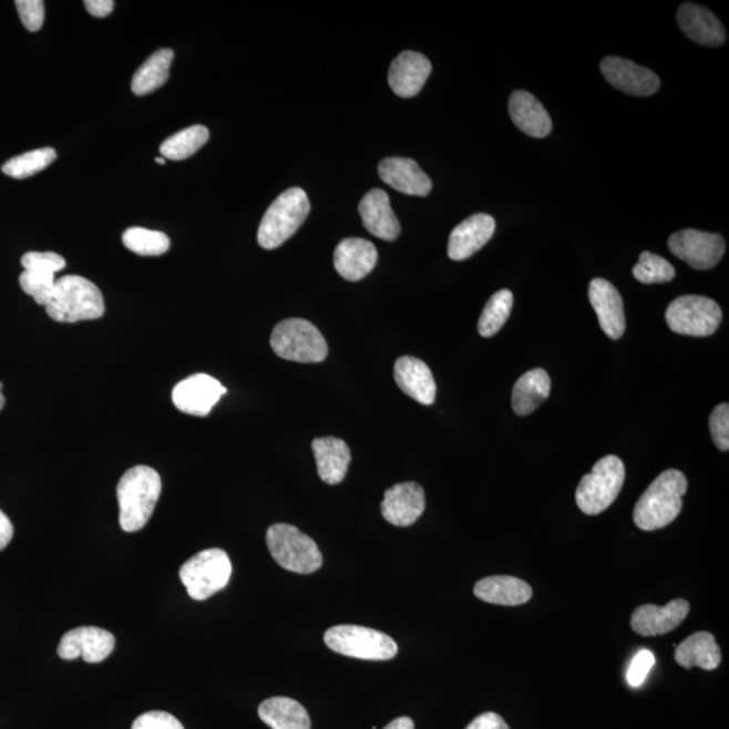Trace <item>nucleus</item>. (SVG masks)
Here are the masks:
<instances>
[{
    "label": "nucleus",
    "instance_id": "nucleus-1",
    "mask_svg": "<svg viewBox=\"0 0 729 729\" xmlns=\"http://www.w3.org/2000/svg\"><path fill=\"white\" fill-rule=\"evenodd\" d=\"M687 491L688 480L684 473L676 469L660 473L635 505L636 526L644 531L669 526L681 514L682 497Z\"/></svg>",
    "mask_w": 729,
    "mask_h": 729
},
{
    "label": "nucleus",
    "instance_id": "nucleus-2",
    "mask_svg": "<svg viewBox=\"0 0 729 729\" xmlns=\"http://www.w3.org/2000/svg\"><path fill=\"white\" fill-rule=\"evenodd\" d=\"M162 494V478L153 468L138 465L122 475L116 496L120 503V524L126 533L146 526Z\"/></svg>",
    "mask_w": 729,
    "mask_h": 729
},
{
    "label": "nucleus",
    "instance_id": "nucleus-3",
    "mask_svg": "<svg viewBox=\"0 0 729 729\" xmlns=\"http://www.w3.org/2000/svg\"><path fill=\"white\" fill-rule=\"evenodd\" d=\"M45 308L49 317L60 324L95 320L106 311L101 289L76 275L63 276L55 281L51 301Z\"/></svg>",
    "mask_w": 729,
    "mask_h": 729
},
{
    "label": "nucleus",
    "instance_id": "nucleus-4",
    "mask_svg": "<svg viewBox=\"0 0 729 729\" xmlns=\"http://www.w3.org/2000/svg\"><path fill=\"white\" fill-rule=\"evenodd\" d=\"M310 212L311 204L305 189L295 187L284 191L270 204L258 227L259 246L267 250L280 247L299 230Z\"/></svg>",
    "mask_w": 729,
    "mask_h": 729
},
{
    "label": "nucleus",
    "instance_id": "nucleus-5",
    "mask_svg": "<svg viewBox=\"0 0 729 729\" xmlns=\"http://www.w3.org/2000/svg\"><path fill=\"white\" fill-rule=\"evenodd\" d=\"M267 545L271 557L288 572L311 574L324 565L322 553L317 543L290 524L270 526Z\"/></svg>",
    "mask_w": 729,
    "mask_h": 729
},
{
    "label": "nucleus",
    "instance_id": "nucleus-6",
    "mask_svg": "<svg viewBox=\"0 0 729 729\" xmlns=\"http://www.w3.org/2000/svg\"><path fill=\"white\" fill-rule=\"evenodd\" d=\"M626 480V468L619 456L607 455L584 475L576 492L578 509L586 515H598L614 504Z\"/></svg>",
    "mask_w": 729,
    "mask_h": 729
},
{
    "label": "nucleus",
    "instance_id": "nucleus-7",
    "mask_svg": "<svg viewBox=\"0 0 729 729\" xmlns=\"http://www.w3.org/2000/svg\"><path fill=\"white\" fill-rule=\"evenodd\" d=\"M270 346L277 356L295 362L318 363L329 355L322 332L300 318L286 319L277 325L271 332Z\"/></svg>",
    "mask_w": 729,
    "mask_h": 729
},
{
    "label": "nucleus",
    "instance_id": "nucleus-8",
    "mask_svg": "<svg viewBox=\"0 0 729 729\" xmlns=\"http://www.w3.org/2000/svg\"><path fill=\"white\" fill-rule=\"evenodd\" d=\"M232 573V561L225 550L208 548L185 562L178 574L189 597L204 602L226 588Z\"/></svg>",
    "mask_w": 729,
    "mask_h": 729
},
{
    "label": "nucleus",
    "instance_id": "nucleus-9",
    "mask_svg": "<svg viewBox=\"0 0 729 729\" xmlns=\"http://www.w3.org/2000/svg\"><path fill=\"white\" fill-rule=\"evenodd\" d=\"M325 644L333 653L364 660H389L399 653L397 641L391 636L350 624L327 629Z\"/></svg>",
    "mask_w": 729,
    "mask_h": 729
},
{
    "label": "nucleus",
    "instance_id": "nucleus-10",
    "mask_svg": "<svg viewBox=\"0 0 729 729\" xmlns=\"http://www.w3.org/2000/svg\"><path fill=\"white\" fill-rule=\"evenodd\" d=\"M721 308L706 296H679L666 311V322L671 331L690 337H709L719 329Z\"/></svg>",
    "mask_w": 729,
    "mask_h": 729
},
{
    "label": "nucleus",
    "instance_id": "nucleus-11",
    "mask_svg": "<svg viewBox=\"0 0 729 729\" xmlns=\"http://www.w3.org/2000/svg\"><path fill=\"white\" fill-rule=\"evenodd\" d=\"M669 249L677 258L698 270H708L721 261L726 243L719 234L694 230L677 232L669 238Z\"/></svg>",
    "mask_w": 729,
    "mask_h": 729
},
{
    "label": "nucleus",
    "instance_id": "nucleus-12",
    "mask_svg": "<svg viewBox=\"0 0 729 729\" xmlns=\"http://www.w3.org/2000/svg\"><path fill=\"white\" fill-rule=\"evenodd\" d=\"M23 274L20 286L24 294L32 296L37 305L47 307L51 301L55 274L65 268V259L53 251H29L21 258Z\"/></svg>",
    "mask_w": 729,
    "mask_h": 729
},
{
    "label": "nucleus",
    "instance_id": "nucleus-13",
    "mask_svg": "<svg viewBox=\"0 0 729 729\" xmlns=\"http://www.w3.org/2000/svg\"><path fill=\"white\" fill-rule=\"evenodd\" d=\"M227 389L214 377L197 373L173 388L172 400L178 411L193 417H207Z\"/></svg>",
    "mask_w": 729,
    "mask_h": 729
},
{
    "label": "nucleus",
    "instance_id": "nucleus-14",
    "mask_svg": "<svg viewBox=\"0 0 729 729\" xmlns=\"http://www.w3.org/2000/svg\"><path fill=\"white\" fill-rule=\"evenodd\" d=\"M114 635L97 627L71 629L61 639L58 653L60 658L73 660L82 657L85 663L99 664L114 651Z\"/></svg>",
    "mask_w": 729,
    "mask_h": 729
},
{
    "label": "nucleus",
    "instance_id": "nucleus-15",
    "mask_svg": "<svg viewBox=\"0 0 729 729\" xmlns=\"http://www.w3.org/2000/svg\"><path fill=\"white\" fill-rule=\"evenodd\" d=\"M602 72L609 84L627 95L650 96L660 86L659 78L648 68L614 55L602 61Z\"/></svg>",
    "mask_w": 729,
    "mask_h": 729
},
{
    "label": "nucleus",
    "instance_id": "nucleus-16",
    "mask_svg": "<svg viewBox=\"0 0 729 729\" xmlns=\"http://www.w3.org/2000/svg\"><path fill=\"white\" fill-rule=\"evenodd\" d=\"M425 509L423 487L417 483H401L389 487L381 503L382 516L398 527L412 526Z\"/></svg>",
    "mask_w": 729,
    "mask_h": 729
},
{
    "label": "nucleus",
    "instance_id": "nucleus-17",
    "mask_svg": "<svg viewBox=\"0 0 729 729\" xmlns=\"http://www.w3.org/2000/svg\"><path fill=\"white\" fill-rule=\"evenodd\" d=\"M690 605L682 598H677L665 607L646 604L634 610L632 627L640 636L665 635L681 626L689 615Z\"/></svg>",
    "mask_w": 729,
    "mask_h": 729
},
{
    "label": "nucleus",
    "instance_id": "nucleus-18",
    "mask_svg": "<svg viewBox=\"0 0 729 729\" xmlns=\"http://www.w3.org/2000/svg\"><path fill=\"white\" fill-rule=\"evenodd\" d=\"M496 230V222L487 214H475L454 228L450 234L448 253L454 261L472 257L490 243Z\"/></svg>",
    "mask_w": 729,
    "mask_h": 729
},
{
    "label": "nucleus",
    "instance_id": "nucleus-19",
    "mask_svg": "<svg viewBox=\"0 0 729 729\" xmlns=\"http://www.w3.org/2000/svg\"><path fill=\"white\" fill-rule=\"evenodd\" d=\"M589 300L602 330L614 341L620 339L626 331V315L619 290L607 280L595 279L591 281Z\"/></svg>",
    "mask_w": 729,
    "mask_h": 729
},
{
    "label": "nucleus",
    "instance_id": "nucleus-20",
    "mask_svg": "<svg viewBox=\"0 0 729 729\" xmlns=\"http://www.w3.org/2000/svg\"><path fill=\"white\" fill-rule=\"evenodd\" d=\"M431 71L432 65L425 55L407 51L393 60L389 68L388 82L398 96L412 97L422 91Z\"/></svg>",
    "mask_w": 729,
    "mask_h": 729
},
{
    "label": "nucleus",
    "instance_id": "nucleus-21",
    "mask_svg": "<svg viewBox=\"0 0 729 729\" xmlns=\"http://www.w3.org/2000/svg\"><path fill=\"white\" fill-rule=\"evenodd\" d=\"M363 227L372 236L388 243L397 240L401 233L400 222L394 215L386 191L376 188L369 191L358 207Z\"/></svg>",
    "mask_w": 729,
    "mask_h": 729
},
{
    "label": "nucleus",
    "instance_id": "nucleus-22",
    "mask_svg": "<svg viewBox=\"0 0 729 729\" xmlns=\"http://www.w3.org/2000/svg\"><path fill=\"white\" fill-rule=\"evenodd\" d=\"M394 381L407 397L423 405L434 404L437 384L430 368L415 357H401L394 363Z\"/></svg>",
    "mask_w": 729,
    "mask_h": 729
},
{
    "label": "nucleus",
    "instance_id": "nucleus-23",
    "mask_svg": "<svg viewBox=\"0 0 729 729\" xmlns=\"http://www.w3.org/2000/svg\"><path fill=\"white\" fill-rule=\"evenodd\" d=\"M682 32L704 47H720L727 40L725 27L713 12L695 3H684L677 12Z\"/></svg>",
    "mask_w": 729,
    "mask_h": 729
},
{
    "label": "nucleus",
    "instance_id": "nucleus-24",
    "mask_svg": "<svg viewBox=\"0 0 729 729\" xmlns=\"http://www.w3.org/2000/svg\"><path fill=\"white\" fill-rule=\"evenodd\" d=\"M376 246L367 239L348 238L337 246L333 253V265L345 280L360 281L376 267Z\"/></svg>",
    "mask_w": 729,
    "mask_h": 729
},
{
    "label": "nucleus",
    "instance_id": "nucleus-25",
    "mask_svg": "<svg viewBox=\"0 0 729 729\" xmlns=\"http://www.w3.org/2000/svg\"><path fill=\"white\" fill-rule=\"evenodd\" d=\"M381 181L393 189L411 196H428L432 189L431 178L411 158L391 157L379 165Z\"/></svg>",
    "mask_w": 729,
    "mask_h": 729
},
{
    "label": "nucleus",
    "instance_id": "nucleus-26",
    "mask_svg": "<svg viewBox=\"0 0 729 729\" xmlns=\"http://www.w3.org/2000/svg\"><path fill=\"white\" fill-rule=\"evenodd\" d=\"M512 122L524 134L533 138H545L553 130L547 110L527 91H515L510 99Z\"/></svg>",
    "mask_w": 729,
    "mask_h": 729
},
{
    "label": "nucleus",
    "instance_id": "nucleus-27",
    "mask_svg": "<svg viewBox=\"0 0 729 729\" xmlns=\"http://www.w3.org/2000/svg\"><path fill=\"white\" fill-rule=\"evenodd\" d=\"M312 450L320 480L329 485L342 483L351 461L348 443L333 437L317 438Z\"/></svg>",
    "mask_w": 729,
    "mask_h": 729
},
{
    "label": "nucleus",
    "instance_id": "nucleus-28",
    "mask_svg": "<svg viewBox=\"0 0 729 729\" xmlns=\"http://www.w3.org/2000/svg\"><path fill=\"white\" fill-rule=\"evenodd\" d=\"M474 595L485 603L516 607L531 600L533 589L523 579L493 576L479 581L474 586Z\"/></svg>",
    "mask_w": 729,
    "mask_h": 729
},
{
    "label": "nucleus",
    "instance_id": "nucleus-29",
    "mask_svg": "<svg viewBox=\"0 0 729 729\" xmlns=\"http://www.w3.org/2000/svg\"><path fill=\"white\" fill-rule=\"evenodd\" d=\"M258 716L271 729H311L306 708L288 697L268 698L259 706Z\"/></svg>",
    "mask_w": 729,
    "mask_h": 729
},
{
    "label": "nucleus",
    "instance_id": "nucleus-30",
    "mask_svg": "<svg viewBox=\"0 0 729 729\" xmlns=\"http://www.w3.org/2000/svg\"><path fill=\"white\" fill-rule=\"evenodd\" d=\"M675 658L685 669L697 666L710 671L721 664V651L712 634L697 633L677 646Z\"/></svg>",
    "mask_w": 729,
    "mask_h": 729
},
{
    "label": "nucleus",
    "instance_id": "nucleus-31",
    "mask_svg": "<svg viewBox=\"0 0 729 729\" xmlns=\"http://www.w3.org/2000/svg\"><path fill=\"white\" fill-rule=\"evenodd\" d=\"M552 391V380L543 369L530 370L516 381L512 391V408L516 415L527 417L533 413Z\"/></svg>",
    "mask_w": 729,
    "mask_h": 729
},
{
    "label": "nucleus",
    "instance_id": "nucleus-32",
    "mask_svg": "<svg viewBox=\"0 0 729 729\" xmlns=\"http://www.w3.org/2000/svg\"><path fill=\"white\" fill-rule=\"evenodd\" d=\"M171 49H160L153 53L135 72L132 82L134 95L145 96L163 86L170 79V70L173 61Z\"/></svg>",
    "mask_w": 729,
    "mask_h": 729
},
{
    "label": "nucleus",
    "instance_id": "nucleus-33",
    "mask_svg": "<svg viewBox=\"0 0 729 729\" xmlns=\"http://www.w3.org/2000/svg\"><path fill=\"white\" fill-rule=\"evenodd\" d=\"M209 132L206 126H191L164 141L163 145L160 146V153L163 154L165 160L181 162V160L194 156L197 151L202 150L203 145L207 144Z\"/></svg>",
    "mask_w": 729,
    "mask_h": 729
},
{
    "label": "nucleus",
    "instance_id": "nucleus-34",
    "mask_svg": "<svg viewBox=\"0 0 729 729\" xmlns=\"http://www.w3.org/2000/svg\"><path fill=\"white\" fill-rule=\"evenodd\" d=\"M512 306H514V295L511 290L502 289L494 294L487 300L483 314L479 320V332L481 337L491 338L503 329L509 320Z\"/></svg>",
    "mask_w": 729,
    "mask_h": 729
},
{
    "label": "nucleus",
    "instance_id": "nucleus-35",
    "mask_svg": "<svg viewBox=\"0 0 729 729\" xmlns=\"http://www.w3.org/2000/svg\"><path fill=\"white\" fill-rule=\"evenodd\" d=\"M122 239L127 249L138 256H162L171 247V240L166 234L144 227L127 228L123 233Z\"/></svg>",
    "mask_w": 729,
    "mask_h": 729
},
{
    "label": "nucleus",
    "instance_id": "nucleus-36",
    "mask_svg": "<svg viewBox=\"0 0 729 729\" xmlns=\"http://www.w3.org/2000/svg\"><path fill=\"white\" fill-rule=\"evenodd\" d=\"M55 158H58V153L52 147H43V150H37L23 153L21 156L12 157L2 166V171L4 175L22 181V178L34 176L37 173L48 168Z\"/></svg>",
    "mask_w": 729,
    "mask_h": 729
},
{
    "label": "nucleus",
    "instance_id": "nucleus-37",
    "mask_svg": "<svg viewBox=\"0 0 729 729\" xmlns=\"http://www.w3.org/2000/svg\"><path fill=\"white\" fill-rule=\"evenodd\" d=\"M633 274L641 284H664L675 279L676 269L664 257L644 251L639 263L635 265Z\"/></svg>",
    "mask_w": 729,
    "mask_h": 729
},
{
    "label": "nucleus",
    "instance_id": "nucleus-38",
    "mask_svg": "<svg viewBox=\"0 0 729 729\" xmlns=\"http://www.w3.org/2000/svg\"><path fill=\"white\" fill-rule=\"evenodd\" d=\"M710 434L721 451L729 449V405L727 403L715 408L709 418Z\"/></svg>",
    "mask_w": 729,
    "mask_h": 729
},
{
    "label": "nucleus",
    "instance_id": "nucleus-39",
    "mask_svg": "<svg viewBox=\"0 0 729 729\" xmlns=\"http://www.w3.org/2000/svg\"><path fill=\"white\" fill-rule=\"evenodd\" d=\"M16 6L23 27L29 32H39L45 20V3L42 0H17Z\"/></svg>",
    "mask_w": 729,
    "mask_h": 729
},
{
    "label": "nucleus",
    "instance_id": "nucleus-40",
    "mask_svg": "<svg viewBox=\"0 0 729 729\" xmlns=\"http://www.w3.org/2000/svg\"><path fill=\"white\" fill-rule=\"evenodd\" d=\"M132 729H184V727L175 716L163 710H152L135 719Z\"/></svg>",
    "mask_w": 729,
    "mask_h": 729
},
{
    "label": "nucleus",
    "instance_id": "nucleus-41",
    "mask_svg": "<svg viewBox=\"0 0 729 729\" xmlns=\"http://www.w3.org/2000/svg\"><path fill=\"white\" fill-rule=\"evenodd\" d=\"M655 665V657L650 650H640L635 655L627 671V681L633 688H639L646 681L648 672Z\"/></svg>",
    "mask_w": 729,
    "mask_h": 729
},
{
    "label": "nucleus",
    "instance_id": "nucleus-42",
    "mask_svg": "<svg viewBox=\"0 0 729 729\" xmlns=\"http://www.w3.org/2000/svg\"><path fill=\"white\" fill-rule=\"evenodd\" d=\"M466 729H511L502 716L486 712L475 718Z\"/></svg>",
    "mask_w": 729,
    "mask_h": 729
},
{
    "label": "nucleus",
    "instance_id": "nucleus-43",
    "mask_svg": "<svg viewBox=\"0 0 729 729\" xmlns=\"http://www.w3.org/2000/svg\"><path fill=\"white\" fill-rule=\"evenodd\" d=\"M86 11L96 18H106L114 10L115 3L113 0H85Z\"/></svg>",
    "mask_w": 729,
    "mask_h": 729
},
{
    "label": "nucleus",
    "instance_id": "nucleus-44",
    "mask_svg": "<svg viewBox=\"0 0 729 729\" xmlns=\"http://www.w3.org/2000/svg\"><path fill=\"white\" fill-rule=\"evenodd\" d=\"M12 535H14V527L4 512L0 511V552L9 546Z\"/></svg>",
    "mask_w": 729,
    "mask_h": 729
},
{
    "label": "nucleus",
    "instance_id": "nucleus-45",
    "mask_svg": "<svg viewBox=\"0 0 729 729\" xmlns=\"http://www.w3.org/2000/svg\"><path fill=\"white\" fill-rule=\"evenodd\" d=\"M384 729H415V725L410 718H399L389 722Z\"/></svg>",
    "mask_w": 729,
    "mask_h": 729
},
{
    "label": "nucleus",
    "instance_id": "nucleus-46",
    "mask_svg": "<svg viewBox=\"0 0 729 729\" xmlns=\"http://www.w3.org/2000/svg\"><path fill=\"white\" fill-rule=\"evenodd\" d=\"M2 389H3V384H2V382H0V410H2V408L4 407V403H6V399L3 397Z\"/></svg>",
    "mask_w": 729,
    "mask_h": 729
},
{
    "label": "nucleus",
    "instance_id": "nucleus-47",
    "mask_svg": "<svg viewBox=\"0 0 729 729\" xmlns=\"http://www.w3.org/2000/svg\"><path fill=\"white\" fill-rule=\"evenodd\" d=\"M156 163L164 165L166 163V160L157 157Z\"/></svg>",
    "mask_w": 729,
    "mask_h": 729
}]
</instances>
